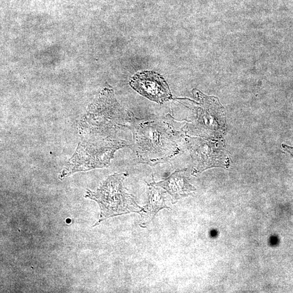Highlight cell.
<instances>
[{"mask_svg": "<svg viewBox=\"0 0 293 293\" xmlns=\"http://www.w3.org/2000/svg\"><path fill=\"white\" fill-rule=\"evenodd\" d=\"M126 173H115L109 177L95 191L88 190L86 198L96 201L100 208L98 221L93 227L109 218L130 213L140 214L142 210L135 197L127 193L123 182Z\"/></svg>", "mask_w": 293, "mask_h": 293, "instance_id": "cell-1", "label": "cell"}, {"mask_svg": "<svg viewBox=\"0 0 293 293\" xmlns=\"http://www.w3.org/2000/svg\"><path fill=\"white\" fill-rule=\"evenodd\" d=\"M126 146L125 142L112 139L87 140L80 143L76 152L66 163L59 177L64 179L79 171L106 167L116 150Z\"/></svg>", "mask_w": 293, "mask_h": 293, "instance_id": "cell-2", "label": "cell"}, {"mask_svg": "<svg viewBox=\"0 0 293 293\" xmlns=\"http://www.w3.org/2000/svg\"><path fill=\"white\" fill-rule=\"evenodd\" d=\"M129 85L137 93L157 103L163 104L172 99L168 84L157 72H138L131 78Z\"/></svg>", "mask_w": 293, "mask_h": 293, "instance_id": "cell-3", "label": "cell"}, {"mask_svg": "<svg viewBox=\"0 0 293 293\" xmlns=\"http://www.w3.org/2000/svg\"><path fill=\"white\" fill-rule=\"evenodd\" d=\"M186 173V170L176 171L169 178L151 183L168 192L172 198L173 204H175L180 199L193 194L196 190L189 182Z\"/></svg>", "mask_w": 293, "mask_h": 293, "instance_id": "cell-4", "label": "cell"}, {"mask_svg": "<svg viewBox=\"0 0 293 293\" xmlns=\"http://www.w3.org/2000/svg\"><path fill=\"white\" fill-rule=\"evenodd\" d=\"M148 202L140 213L141 217L140 225L142 228H146L154 219L157 213L162 209L167 208L170 210V208L166 204L165 192L152 183L148 184Z\"/></svg>", "mask_w": 293, "mask_h": 293, "instance_id": "cell-5", "label": "cell"}, {"mask_svg": "<svg viewBox=\"0 0 293 293\" xmlns=\"http://www.w3.org/2000/svg\"><path fill=\"white\" fill-rule=\"evenodd\" d=\"M282 146L283 148L285 149V150H287V151L289 152L293 157V147H290L284 145H283Z\"/></svg>", "mask_w": 293, "mask_h": 293, "instance_id": "cell-6", "label": "cell"}]
</instances>
